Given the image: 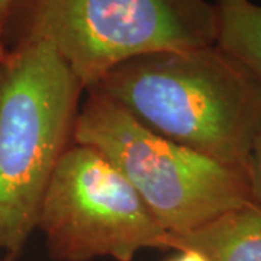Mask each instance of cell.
Masks as SVG:
<instances>
[{
	"mask_svg": "<svg viewBox=\"0 0 261 261\" xmlns=\"http://www.w3.org/2000/svg\"><path fill=\"white\" fill-rule=\"evenodd\" d=\"M87 92L147 129L241 171L261 125V86L216 45L130 58Z\"/></svg>",
	"mask_w": 261,
	"mask_h": 261,
	"instance_id": "6da1fadb",
	"label": "cell"
},
{
	"mask_svg": "<svg viewBox=\"0 0 261 261\" xmlns=\"http://www.w3.org/2000/svg\"><path fill=\"white\" fill-rule=\"evenodd\" d=\"M84 87L44 41L0 58V251L18 258L37 229L48 183L74 144Z\"/></svg>",
	"mask_w": 261,
	"mask_h": 261,
	"instance_id": "7a4b0ae2",
	"label": "cell"
},
{
	"mask_svg": "<svg viewBox=\"0 0 261 261\" xmlns=\"http://www.w3.org/2000/svg\"><path fill=\"white\" fill-rule=\"evenodd\" d=\"M216 34L206 0H16L5 45L48 42L87 92L130 58L215 45Z\"/></svg>",
	"mask_w": 261,
	"mask_h": 261,
	"instance_id": "3957f363",
	"label": "cell"
},
{
	"mask_svg": "<svg viewBox=\"0 0 261 261\" xmlns=\"http://www.w3.org/2000/svg\"><path fill=\"white\" fill-rule=\"evenodd\" d=\"M77 116L74 142L99 151L173 237L251 200L244 171L147 129L94 92Z\"/></svg>",
	"mask_w": 261,
	"mask_h": 261,
	"instance_id": "277c9868",
	"label": "cell"
},
{
	"mask_svg": "<svg viewBox=\"0 0 261 261\" xmlns=\"http://www.w3.org/2000/svg\"><path fill=\"white\" fill-rule=\"evenodd\" d=\"M56 261H134L142 250H171V235L99 151L73 144L61 157L38 214Z\"/></svg>",
	"mask_w": 261,
	"mask_h": 261,
	"instance_id": "5b68a950",
	"label": "cell"
},
{
	"mask_svg": "<svg viewBox=\"0 0 261 261\" xmlns=\"http://www.w3.org/2000/svg\"><path fill=\"white\" fill-rule=\"evenodd\" d=\"M171 238V250H195L207 261H261V206L250 200Z\"/></svg>",
	"mask_w": 261,
	"mask_h": 261,
	"instance_id": "8992f818",
	"label": "cell"
},
{
	"mask_svg": "<svg viewBox=\"0 0 261 261\" xmlns=\"http://www.w3.org/2000/svg\"><path fill=\"white\" fill-rule=\"evenodd\" d=\"M215 45L231 56L261 86V6L252 0H216Z\"/></svg>",
	"mask_w": 261,
	"mask_h": 261,
	"instance_id": "52a82bcc",
	"label": "cell"
},
{
	"mask_svg": "<svg viewBox=\"0 0 261 261\" xmlns=\"http://www.w3.org/2000/svg\"><path fill=\"white\" fill-rule=\"evenodd\" d=\"M244 174L247 178L251 200L261 206V125L248 151Z\"/></svg>",
	"mask_w": 261,
	"mask_h": 261,
	"instance_id": "ba28073f",
	"label": "cell"
},
{
	"mask_svg": "<svg viewBox=\"0 0 261 261\" xmlns=\"http://www.w3.org/2000/svg\"><path fill=\"white\" fill-rule=\"evenodd\" d=\"M16 0H0V58L6 53V45H5V35H6V28L9 22L10 13L15 8Z\"/></svg>",
	"mask_w": 261,
	"mask_h": 261,
	"instance_id": "9c48e42d",
	"label": "cell"
},
{
	"mask_svg": "<svg viewBox=\"0 0 261 261\" xmlns=\"http://www.w3.org/2000/svg\"><path fill=\"white\" fill-rule=\"evenodd\" d=\"M167 261H207V258L195 250H178L177 254Z\"/></svg>",
	"mask_w": 261,
	"mask_h": 261,
	"instance_id": "30bf717a",
	"label": "cell"
},
{
	"mask_svg": "<svg viewBox=\"0 0 261 261\" xmlns=\"http://www.w3.org/2000/svg\"><path fill=\"white\" fill-rule=\"evenodd\" d=\"M0 261H16V257L8 255V254H3V257H0Z\"/></svg>",
	"mask_w": 261,
	"mask_h": 261,
	"instance_id": "8fae6325",
	"label": "cell"
}]
</instances>
